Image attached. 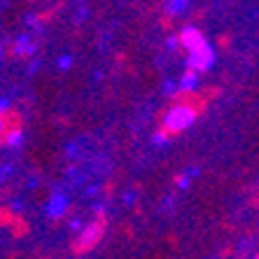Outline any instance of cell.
Wrapping results in <instances>:
<instances>
[{
	"instance_id": "6da1fadb",
	"label": "cell",
	"mask_w": 259,
	"mask_h": 259,
	"mask_svg": "<svg viewBox=\"0 0 259 259\" xmlns=\"http://www.w3.org/2000/svg\"><path fill=\"white\" fill-rule=\"evenodd\" d=\"M194 121H196V108L180 103V105H173L170 110H166V115H163V131L182 133L187 131Z\"/></svg>"
},
{
	"instance_id": "7a4b0ae2",
	"label": "cell",
	"mask_w": 259,
	"mask_h": 259,
	"mask_svg": "<svg viewBox=\"0 0 259 259\" xmlns=\"http://www.w3.org/2000/svg\"><path fill=\"white\" fill-rule=\"evenodd\" d=\"M212 66H215V49H212V45L203 42L201 47L187 52V70L208 72Z\"/></svg>"
},
{
	"instance_id": "3957f363",
	"label": "cell",
	"mask_w": 259,
	"mask_h": 259,
	"mask_svg": "<svg viewBox=\"0 0 259 259\" xmlns=\"http://www.w3.org/2000/svg\"><path fill=\"white\" fill-rule=\"evenodd\" d=\"M101 238H103V224L101 222L84 224V227L77 231V243H75V247H77V250H91Z\"/></svg>"
},
{
	"instance_id": "277c9868",
	"label": "cell",
	"mask_w": 259,
	"mask_h": 259,
	"mask_svg": "<svg viewBox=\"0 0 259 259\" xmlns=\"http://www.w3.org/2000/svg\"><path fill=\"white\" fill-rule=\"evenodd\" d=\"M68 208H70V199H68V194L56 189V192L49 196L45 212H47L49 220H61V217L68 212Z\"/></svg>"
},
{
	"instance_id": "5b68a950",
	"label": "cell",
	"mask_w": 259,
	"mask_h": 259,
	"mask_svg": "<svg viewBox=\"0 0 259 259\" xmlns=\"http://www.w3.org/2000/svg\"><path fill=\"white\" fill-rule=\"evenodd\" d=\"M12 54L17 56V59H33V56L37 54V42L28 35V33H21V35L14 37Z\"/></svg>"
},
{
	"instance_id": "8992f818",
	"label": "cell",
	"mask_w": 259,
	"mask_h": 259,
	"mask_svg": "<svg viewBox=\"0 0 259 259\" xmlns=\"http://www.w3.org/2000/svg\"><path fill=\"white\" fill-rule=\"evenodd\" d=\"M178 40H180V47L187 49V52H192V49L201 47L203 42H208L203 37V33H201L196 26H185V28L180 30V35H178Z\"/></svg>"
},
{
	"instance_id": "52a82bcc",
	"label": "cell",
	"mask_w": 259,
	"mask_h": 259,
	"mask_svg": "<svg viewBox=\"0 0 259 259\" xmlns=\"http://www.w3.org/2000/svg\"><path fill=\"white\" fill-rule=\"evenodd\" d=\"M201 87V72L196 70H187L178 79V94H194V91H199Z\"/></svg>"
},
{
	"instance_id": "ba28073f",
	"label": "cell",
	"mask_w": 259,
	"mask_h": 259,
	"mask_svg": "<svg viewBox=\"0 0 259 259\" xmlns=\"http://www.w3.org/2000/svg\"><path fill=\"white\" fill-rule=\"evenodd\" d=\"M189 10V0H168L166 3V14L168 17H180Z\"/></svg>"
},
{
	"instance_id": "9c48e42d",
	"label": "cell",
	"mask_w": 259,
	"mask_h": 259,
	"mask_svg": "<svg viewBox=\"0 0 259 259\" xmlns=\"http://www.w3.org/2000/svg\"><path fill=\"white\" fill-rule=\"evenodd\" d=\"M24 140H26V136H24L21 128L14 126V128H10V131H5V145L7 147H21Z\"/></svg>"
},
{
	"instance_id": "30bf717a",
	"label": "cell",
	"mask_w": 259,
	"mask_h": 259,
	"mask_svg": "<svg viewBox=\"0 0 259 259\" xmlns=\"http://www.w3.org/2000/svg\"><path fill=\"white\" fill-rule=\"evenodd\" d=\"M196 175H199V168H187V173L178 178V189H189V185H192Z\"/></svg>"
},
{
	"instance_id": "8fae6325",
	"label": "cell",
	"mask_w": 259,
	"mask_h": 259,
	"mask_svg": "<svg viewBox=\"0 0 259 259\" xmlns=\"http://www.w3.org/2000/svg\"><path fill=\"white\" fill-rule=\"evenodd\" d=\"M152 145H154V147H168L170 145V133L168 131L152 133Z\"/></svg>"
},
{
	"instance_id": "7c38bea8",
	"label": "cell",
	"mask_w": 259,
	"mask_h": 259,
	"mask_svg": "<svg viewBox=\"0 0 259 259\" xmlns=\"http://www.w3.org/2000/svg\"><path fill=\"white\" fill-rule=\"evenodd\" d=\"M161 89H163V94H166L168 98H175V96H178V82H175V79H166Z\"/></svg>"
},
{
	"instance_id": "4fadbf2b",
	"label": "cell",
	"mask_w": 259,
	"mask_h": 259,
	"mask_svg": "<svg viewBox=\"0 0 259 259\" xmlns=\"http://www.w3.org/2000/svg\"><path fill=\"white\" fill-rule=\"evenodd\" d=\"M56 63H59V70H70V66H72V56H70V54H61Z\"/></svg>"
},
{
	"instance_id": "5bb4252c",
	"label": "cell",
	"mask_w": 259,
	"mask_h": 259,
	"mask_svg": "<svg viewBox=\"0 0 259 259\" xmlns=\"http://www.w3.org/2000/svg\"><path fill=\"white\" fill-rule=\"evenodd\" d=\"M178 47H180V40H178V35H168V37H166V49H168V52H175Z\"/></svg>"
},
{
	"instance_id": "9a60e30c",
	"label": "cell",
	"mask_w": 259,
	"mask_h": 259,
	"mask_svg": "<svg viewBox=\"0 0 259 259\" xmlns=\"http://www.w3.org/2000/svg\"><path fill=\"white\" fill-rule=\"evenodd\" d=\"M10 108H12V98H10V96H0V115H5Z\"/></svg>"
},
{
	"instance_id": "2e32d148",
	"label": "cell",
	"mask_w": 259,
	"mask_h": 259,
	"mask_svg": "<svg viewBox=\"0 0 259 259\" xmlns=\"http://www.w3.org/2000/svg\"><path fill=\"white\" fill-rule=\"evenodd\" d=\"M136 199H138V194L133 192V189H128V192L124 194V199H121V201H124V205H131V203H136Z\"/></svg>"
},
{
	"instance_id": "e0dca14e",
	"label": "cell",
	"mask_w": 259,
	"mask_h": 259,
	"mask_svg": "<svg viewBox=\"0 0 259 259\" xmlns=\"http://www.w3.org/2000/svg\"><path fill=\"white\" fill-rule=\"evenodd\" d=\"M10 208H12L14 212H21V210H24V201H21V199H12V201H10Z\"/></svg>"
},
{
	"instance_id": "ac0fdd59",
	"label": "cell",
	"mask_w": 259,
	"mask_h": 259,
	"mask_svg": "<svg viewBox=\"0 0 259 259\" xmlns=\"http://www.w3.org/2000/svg\"><path fill=\"white\" fill-rule=\"evenodd\" d=\"M82 227H84V222H82L79 217H72V220H70V229H72V231H79Z\"/></svg>"
},
{
	"instance_id": "d6986e66",
	"label": "cell",
	"mask_w": 259,
	"mask_h": 259,
	"mask_svg": "<svg viewBox=\"0 0 259 259\" xmlns=\"http://www.w3.org/2000/svg\"><path fill=\"white\" fill-rule=\"evenodd\" d=\"M37 68H40V59H33L30 61V66H28V75H35Z\"/></svg>"
},
{
	"instance_id": "ffe728a7",
	"label": "cell",
	"mask_w": 259,
	"mask_h": 259,
	"mask_svg": "<svg viewBox=\"0 0 259 259\" xmlns=\"http://www.w3.org/2000/svg\"><path fill=\"white\" fill-rule=\"evenodd\" d=\"M26 26H37V17L33 12L26 14Z\"/></svg>"
},
{
	"instance_id": "44dd1931",
	"label": "cell",
	"mask_w": 259,
	"mask_h": 259,
	"mask_svg": "<svg viewBox=\"0 0 259 259\" xmlns=\"http://www.w3.org/2000/svg\"><path fill=\"white\" fill-rule=\"evenodd\" d=\"M5 131H7V124H5V117L0 115V138L5 136Z\"/></svg>"
},
{
	"instance_id": "7402d4cb",
	"label": "cell",
	"mask_w": 259,
	"mask_h": 259,
	"mask_svg": "<svg viewBox=\"0 0 259 259\" xmlns=\"http://www.w3.org/2000/svg\"><path fill=\"white\" fill-rule=\"evenodd\" d=\"M94 194H98V187H96V185H91V187H87V196H94Z\"/></svg>"
},
{
	"instance_id": "603a6c76",
	"label": "cell",
	"mask_w": 259,
	"mask_h": 259,
	"mask_svg": "<svg viewBox=\"0 0 259 259\" xmlns=\"http://www.w3.org/2000/svg\"><path fill=\"white\" fill-rule=\"evenodd\" d=\"M94 210H96L98 215H103V212H105V203H96L94 205Z\"/></svg>"
},
{
	"instance_id": "cb8c5ba5",
	"label": "cell",
	"mask_w": 259,
	"mask_h": 259,
	"mask_svg": "<svg viewBox=\"0 0 259 259\" xmlns=\"http://www.w3.org/2000/svg\"><path fill=\"white\" fill-rule=\"evenodd\" d=\"M7 5H10V0H0V10H5Z\"/></svg>"
},
{
	"instance_id": "d4e9b609",
	"label": "cell",
	"mask_w": 259,
	"mask_h": 259,
	"mask_svg": "<svg viewBox=\"0 0 259 259\" xmlns=\"http://www.w3.org/2000/svg\"><path fill=\"white\" fill-rule=\"evenodd\" d=\"M3 54H5V45L0 42V59H3Z\"/></svg>"
},
{
	"instance_id": "484cf974",
	"label": "cell",
	"mask_w": 259,
	"mask_h": 259,
	"mask_svg": "<svg viewBox=\"0 0 259 259\" xmlns=\"http://www.w3.org/2000/svg\"><path fill=\"white\" fill-rule=\"evenodd\" d=\"M3 178H5V175H3V166H0V180H3Z\"/></svg>"
},
{
	"instance_id": "4316f807",
	"label": "cell",
	"mask_w": 259,
	"mask_h": 259,
	"mask_svg": "<svg viewBox=\"0 0 259 259\" xmlns=\"http://www.w3.org/2000/svg\"><path fill=\"white\" fill-rule=\"evenodd\" d=\"M72 3H84V0H72Z\"/></svg>"
},
{
	"instance_id": "83f0119b",
	"label": "cell",
	"mask_w": 259,
	"mask_h": 259,
	"mask_svg": "<svg viewBox=\"0 0 259 259\" xmlns=\"http://www.w3.org/2000/svg\"><path fill=\"white\" fill-rule=\"evenodd\" d=\"M254 259H259V257H254Z\"/></svg>"
}]
</instances>
